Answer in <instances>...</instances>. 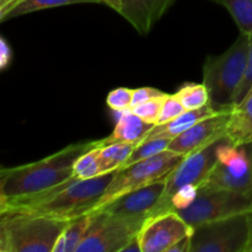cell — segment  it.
I'll return each instance as SVG.
<instances>
[{"mask_svg": "<svg viewBox=\"0 0 252 252\" xmlns=\"http://www.w3.org/2000/svg\"><path fill=\"white\" fill-rule=\"evenodd\" d=\"M133 89L128 88H118L111 91L106 98V103L108 107L116 112H122V111L129 110L132 106Z\"/></svg>", "mask_w": 252, "mask_h": 252, "instance_id": "obj_26", "label": "cell"}, {"mask_svg": "<svg viewBox=\"0 0 252 252\" xmlns=\"http://www.w3.org/2000/svg\"><path fill=\"white\" fill-rule=\"evenodd\" d=\"M189 249H191V235L186 236L177 244H175L167 250V252H189Z\"/></svg>", "mask_w": 252, "mask_h": 252, "instance_id": "obj_32", "label": "cell"}, {"mask_svg": "<svg viewBox=\"0 0 252 252\" xmlns=\"http://www.w3.org/2000/svg\"><path fill=\"white\" fill-rule=\"evenodd\" d=\"M226 135L234 144L252 142V88L244 100L234 106L226 127Z\"/></svg>", "mask_w": 252, "mask_h": 252, "instance_id": "obj_17", "label": "cell"}, {"mask_svg": "<svg viewBox=\"0 0 252 252\" xmlns=\"http://www.w3.org/2000/svg\"><path fill=\"white\" fill-rule=\"evenodd\" d=\"M252 211V194L201 185L193 203L175 212L191 226Z\"/></svg>", "mask_w": 252, "mask_h": 252, "instance_id": "obj_7", "label": "cell"}, {"mask_svg": "<svg viewBox=\"0 0 252 252\" xmlns=\"http://www.w3.org/2000/svg\"><path fill=\"white\" fill-rule=\"evenodd\" d=\"M175 1L176 0H121L122 7L118 14L125 17L138 33L148 34Z\"/></svg>", "mask_w": 252, "mask_h": 252, "instance_id": "obj_14", "label": "cell"}, {"mask_svg": "<svg viewBox=\"0 0 252 252\" xmlns=\"http://www.w3.org/2000/svg\"><path fill=\"white\" fill-rule=\"evenodd\" d=\"M165 93L158 90L154 88H138L133 89V97H132V106L130 108L134 107V106L139 105V103L145 102L148 100H152L154 97H159L162 96Z\"/></svg>", "mask_w": 252, "mask_h": 252, "instance_id": "obj_30", "label": "cell"}, {"mask_svg": "<svg viewBox=\"0 0 252 252\" xmlns=\"http://www.w3.org/2000/svg\"><path fill=\"white\" fill-rule=\"evenodd\" d=\"M197 193H198V186H196V185H186V186L181 187L172 196L171 201H170L169 212L187 208L189 204L193 203V201L197 197Z\"/></svg>", "mask_w": 252, "mask_h": 252, "instance_id": "obj_27", "label": "cell"}, {"mask_svg": "<svg viewBox=\"0 0 252 252\" xmlns=\"http://www.w3.org/2000/svg\"><path fill=\"white\" fill-rule=\"evenodd\" d=\"M172 139L170 138H153V139H145L142 143H139L138 145H135L134 150L132 152V154L129 155V158L127 159L126 164L123 165L121 169L128 166V165H132L134 162L140 161V160L148 159V158H152L154 155L160 154V153L165 152V150L169 149V145L171 143Z\"/></svg>", "mask_w": 252, "mask_h": 252, "instance_id": "obj_23", "label": "cell"}, {"mask_svg": "<svg viewBox=\"0 0 252 252\" xmlns=\"http://www.w3.org/2000/svg\"><path fill=\"white\" fill-rule=\"evenodd\" d=\"M122 252H142V246H140L138 235L134 236V238H133L132 240L125 246V249H123Z\"/></svg>", "mask_w": 252, "mask_h": 252, "instance_id": "obj_33", "label": "cell"}, {"mask_svg": "<svg viewBox=\"0 0 252 252\" xmlns=\"http://www.w3.org/2000/svg\"><path fill=\"white\" fill-rule=\"evenodd\" d=\"M187 111L185 108V106L182 105L181 101L176 97L175 95H170L169 97L165 101L164 106H162L161 113H160L159 121H158V125H162V123L170 122V121L175 120L176 117H179L180 115Z\"/></svg>", "mask_w": 252, "mask_h": 252, "instance_id": "obj_29", "label": "cell"}, {"mask_svg": "<svg viewBox=\"0 0 252 252\" xmlns=\"http://www.w3.org/2000/svg\"><path fill=\"white\" fill-rule=\"evenodd\" d=\"M116 172H108L89 180L73 176L68 181L39 193L0 199V211L17 209L36 216L71 220L95 211Z\"/></svg>", "mask_w": 252, "mask_h": 252, "instance_id": "obj_1", "label": "cell"}, {"mask_svg": "<svg viewBox=\"0 0 252 252\" xmlns=\"http://www.w3.org/2000/svg\"><path fill=\"white\" fill-rule=\"evenodd\" d=\"M193 226L184 220L175 211L149 217L140 229L142 252H167L171 246L192 235Z\"/></svg>", "mask_w": 252, "mask_h": 252, "instance_id": "obj_11", "label": "cell"}, {"mask_svg": "<svg viewBox=\"0 0 252 252\" xmlns=\"http://www.w3.org/2000/svg\"><path fill=\"white\" fill-rule=\"evenodd\" d=\"M202 185L252 194V142L234 144L229 138L219 149L218 161Z\"/></svg>", "mask_w": 252, "mask_h": 252, "instance_id": "obj_10", "label": "cell"}, {"mask_svg": "<svg viewBox=\"0 0 252 252\" xmlns=\"http://www.w3.org/2000/svg\"><path fill=\"white\" fill-rule=\"evenodd\" d=\"M85 2L98 4L97 0H9L4 4H0V21L4 22L14 17L41 11L44 9L71 4H85Z\"/></svg>", "mask_w": 252, "mask_h": 252, "instance_id": "obj_18", "label": "cell"}, {"mask_svg": "<svg viewBox=\"0 0 252 252\" xmlns=\"http://www.w3.org/2000/svg\"><path fill=\"white\" fill-rule=\"evenodd\" d=\"M9 1V0H0V4H2V2H6Z\"/></svg>", "mask_w": 252, "mask_h": 252, "instance_id": "obj_36", "label": "cell"}, {"mask_svg": "<svg viewBox=\"0 0 252 252\" xmlns=\"http://www.w3.org/2000/svg\"><path fill=\"white\" fill-rule=\"evenodd\" d=\"M100 148L98 140L70 144L31 164L0 170V199L31 196L68 181L74 176V164L85 153Z\"/></svg>", "mask_w": 252, "mask_h": 252, "instance_id": "obj_2", "label": "cell"}, {"mask_svg": "<svg viewBox=\"0 0 252 252\" xmlns=\"http://www.w3.org/2000/svg\"><path fill=\"white\" fill-rule=\"evenodd\" d=\"M97 153L98 148H95L78 158L74 164V177L80 180H89L100 176L101 171L97 160Z\"/></svg>", "mask_w": 252, "mask_h": 252, "instance_id": "obj_24", "label": "cell"}, {"mask_svg": "<svg viewBox=\"0 0 252 252\" xmlns=\"http://www.w3.org/2000/svg\"><path fill=\"white\" fill-rule=\"evenodd\" d=\"M93 219V212L69 220L68 225L59 236L53 252H76L85 238Z\"/></svg>", "mask_w": 252, "mask_h": 252, "instance_id": "obj_19", "label": "cell"}, {"mask_svg": "<svg viewBox=\"0 0 252 252\" xmlns=\"http://www.w3.org/2000/svg\"><path fill=\"white\" fill-rule=\"evenodd\" d=\"M252 88V33L250 34V49H249V57L248 62H246L245 71H244L243 80H241L240 85H239L238 90L235 93V97H234V106L240 103L244 100L249 91Z\"/></svg>", "mask_w": 252, "mask_h": 252, "instance_id": "obj_28", "label": "cell"}, {"mask_svg": "<svg viewBox=\"0 0 252 252\" xmlns=\"http://www.w3.org/2000/svg\"><path fill=\"white\" fill-rule=\"evenodd\" d=\"M250 217L236 214L194 226L189 252H248Z\"/></svg>", "mask_w": 252, "mask_h": 252, "instance_id": "obj_6", "label": "cell"}, {"mask_svg": "<svg viewBox=\"0 0 252 252\" xmlns=\"http://www.w3.org/2000/svg\"><path fill=\"white\" fill-rule=\"evenodd\" d=\"M68 223L17 209H1L0 251L53 252Z\"/></svg>", "mask_w": 252, "mask_h": 252, "instance_id": "obj_3", "label": "cell"}, {"mask_svg": "<svg viewBox=\"0 0 252 252\" xmlns=\"http://www.w3.org/2000/svg\"><path fill=\"white\" fill-rule=\"evenodd\" d=\"M220 112L221 111L216 110L211 103L203 106V107L197 108V110L185 111L182 115H180L179 117L170 121V122L154 126V128L148 133V135L144 138V140L153 139V138H159V137L174 139L175 137L182 134V133L186 132L189 128H191L192 126L198 123L199 121L204 120V118L207 117H211V116H214L217 115V113H220ZM225 112H228V111H225Z\"/></svg>", "mask_w": 252, "mask_h": 252, "instance_id": "obj_16", "label": "cell"}, {"mask_svg": "<svg viewBox=\"0 0 252 252\" xmlns=\"http://www.w3.org/2000/svg\"><path fill=\"white\" fill-rule=\"evenodd\" d=\"M249 217H250V226H251V234H250V243H249L248 252H252V211L249 212Z\"/></svg>", "mask_w": 252, "mask_h": 252, "instance_id": "obj_35", "label": "cell"}, {"mask_svg": "<svg viewBox=\"0 0 252 252\" xmlns=\"http://www.w3.org/2000/svg\"><path fill=\"white\" fill-rule=\"evenodd\" d=\"M175 96L181 101V103L185 106L187 111L197 110V108L203 107V106L209 103V93L203 83L184 84L177 90Z\"/></svg>", "mask_w": 252, "mask_h": 252, "instance_id": "obj_21", "label": "cell"}, {"mask_svg": "<svg viewBox=\"0 0 252 252\" xmlns=\"http://www.w3.org/2000/svg\"><path fill=\"white\" fill-rule=\"evenodd\" d=\"M11 62V48L7 44L6 39L2 37L0 42V66L1 69H5Z\"/></svg>", "mask_w": 252, "mask_h": 252, "instance_id": "obj_31", "label": "cell"}, {"mask_svg": "<svg viewBox=\"0 0 252 252\" xmlns=\"http://www.w3.org/2000/svg\"><path fill=\"white\" fill-rule=\"evenodd\" d=\"M134 148L135 144L132 143H113L98 148L97 160L101 175L120 170L126 164Z\"/></svg>", "mask_w": 252, "mask_h": 252, "instance_id": "obj_20", "label": "cell"}, {"mask_svg": "<svg viewBox=\"0 0 252 252\" xmlns=\"http://www.w3.org/2000/svg\"><path fill=\"white\" fill-rule=\"evenodd\" d=\"M166 179L167 176H165L147 186L121 194L96 211H105L111 214H117V216L147 217L148 218L164 194Z\"/></svg>", "mask_w": 252, "mask_h": 252, "instance_id": "obj_12", "label": "cell"}, {"mask_svg": "<svg viewBox=\"0 0 252 252\" xmlns=\"http://www.w3.org/2000/svg\"><path fill=\"white\" fill-rule=\"evenodd\" d=\"M230 113L231 111L220 112L199 121L198 123L189 128L186 132L175 137L170 143L167 150L186 157V155L206 147L217 138L226 134V127H228Z\"/></svg>", "mask_w": 252, "mask_h": 252, "instance_id": "obj_13", "label": "cell"}, {"mask_svg": "<svg viewBox=\"0 0 252 252\" xmlns=\"http://www.w3.org/2000/svg\"><path fill=\"white\" fill-rule=\"evenodd\" d=\"M169 96V94H164V95L159 96V97H154L152 100H148L145 102L139 103V105L134 106L130 110H132L133 113L139 116L143 121L157 126L160 117V113H161L162 106H164L165 101H166V98Z\"/></svg>", "mask_w": 252, "mask_h": 252, "instance_id": "obj_25", "label": "cell"}, {"mask_svg": "<svg viewBox=\"0 0 252 252\" xmlns=\"http://www.w3.org/2000/svg\"><path fill=\"white\" fill-rule=\"evenodd\" d=\"M184 159V155L176 154L171 150H165L154 157L140 160L123 169L117 170L112 182L108 185L105 194L96 206L95 211L121 194L147 186L167 176L170 172L174 171L179 166L180 162Z\"/></svg>", "mask_w": 252, "mask_h": 252, "instance_id": "obj_8", "label": "cell"}, {"mask_svg": "<svg viewBox=\"0 0 252 252\" xmlns=\"http://www.w3.org/2000/svg\"><path fill=\"white\" fill-rule=\"evenodd\" d=\"M250 49V34L240 36L220 56H209L203 65V84L209 93V103L216 110L233 111L235 93L243 80Z\"/></svg>", "mask_w": 252, "mask_h": 252, "instance_id": "obj_4", "label": "cell"}, {"mask_svg": "<svg viewBox=\"0 0 252 252\" xmlns=\"http://www.w3.org/2000/svg\"><path fill=\"white\" fill-rule=\"evenodd\" d=\"M118 113H120V117L116 122L112 134L98 140L100 147L113 144V143H132V144L138 145L144 140L148 133L155 126L143 121L139 116L133 113L130 108Z\"/></svg>", "mask_w": 252, "mask_h": 252, "instance_id": "obj_15", "label": "cell"}, {"mask_svg": "<svg viewBox=\"0 0 252 252\" xmlns=\"http://www.w3.org/2000/svg\"><path fill=\"white\" fill-rule=\"evenodd\" d=\"M97 1L101 2V4L107 5L108 7H111V9H113L117 12H120L121 7H122V2H121V0H97Z\"/></svg>", "mask_w": 252, "mask_h": 252, "instance_id": "obj_34", "label": "cell"}, {"mask_svg": "<svg viewBox=\"0 0 252 252\" xmlns=\"http://www.w3.org/2000/svg\"><path fill=\"white\" fill-rule=\"evenodd\" d=\"M147 217H127L94 211L91 224L76 252H122L139 234Z\"/></svg>", "mask_w": 252, "mask_h": 252, "instance_id": "obj_5", "label": "cell"}, {"mask_svg": "<svg viewBox=\"0 0 252 252\" xmlns=\"http://www.w3.org/2000/svg\"><path fill=\"white\" fill-rule=\"evenodd\" d=\"M228 139V135L224 134L207 144L206 147L186 155L185 159L180 162L179 166L167 175L164 194H162L159 203L155 206L152 213L149 214V217L169 212L170 201L181 187L186 186V185L201 186L208 179L212 170L216 166L217 161H218L219 149Z\"/></svg>", "mask_w": 252, "mask_h": 252, "instance_id": "obj_9", "label": "cell"}, {"mask_svg": "<svg viewBox=\"0 0 252 252\" xmlns=\"http://www.w3.org/2000/svg\"><path fill=\"white\" fill-rule=\"evenodd\" d=\"M228 9L240 32L252 33V0H216Z\"/></svg>", "mask_w": 252, "mask_h": 252, "instance_id": "obj_22", "label": "cell"}]
</instances>
